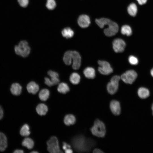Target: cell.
<instances>
[{
  "label": "cell",
  "instance_id": "6da1fadb",
  "mask_svg": "<svg viewBox=\"0 0 153 153\" xmlns=\"http://www.w3.org/2000/svg\"><path fill=\"white\" fill-rule=\"evenodd\" d=\"M75 149L78 152H88L95 144V142L91 139H86L82 135L74 137L72 141Z\"/></svg>",
  "mask_w": 153,
  "mask_h": 153
},
{
  "label": "cell",
  "instance_id": "7a4b0ae2",
  "mask_svg": "<svg viewBox=\"0 0 153 153\" xmlns=\"http://www.w3.org/2000/svg\"><path fill=\"white\" fill-rule=\"evenodd\" d=\"M95 22L96 24L101 28H103L105 25L108 26V28L105 29L104 32L105 35L108 37L115 35L118 31V26L116 22L105 18H101L96 19Z\"/></svg>",
  "mask_w": 153,
  "mask_h": 153
},
{
  "label": "cell",
  "instance_id": "3957f363",
  "mask_svg": "<svg viewBox=\"0 0 153 153\" xmlns=\"http://www.w3.org/2000/svg\"><path fill=\"white\" fill-rule=\"evenodd\" d=\"M90 130L92 133L96 136L103 137L105 135V126L103 122L99 119H97L95 121L94 125Z\"/></svg>",
  "mask_w": 153,
  "mask_h": 153
},
{
  "label": "cell",
  "instance_id": "277c9868",
  "mask_svg": "<svg viewBox=\"0 0 153 153\" xmlns=\"http://www.w3.org/2000/svg\"><path fill=\"white\" fill-rule=\"evenodd\" d=\"M14 50L17 55L26 58L30 54L31 48L28 42L26 41L23 40L20 41L18 45L15 46Z\"/></svg>",
  "mask_w": 153,
  "mask_h": 153
},
{
  "label": "cell",
  "instance_id": "5b68a950",
  "mask_svg": "<svg viewBox=\"0 0 153 153\" xmlns=\"http://www.w3.org/2000/svg\"><path fill=\"white\" fill-rule=\"evenodd\" d=\"M47 150L50 153H61L59 147L58 141L55 136L51 137L47 141Z\"/></svg>",
  "mask_w": 153,
  "mask_h": 153
},
{
  "label": "cell",
  "instance_id": "8992f818",
  "mask_svg": "<svg viewBox=\"0 0 153 153\" xmlns=\"http://www.w3.org/2000/svg\"><path fill=\"white\" fill-rule=\"evenodd\" d=\"M120 77L115 75L111 78L110 82L107 86V90L108 93L111 95L115 94L117 91L118 87Z\"/></svg>",
  "mask_w": 153,
  "mask_h": 153
},
{
  "label": "cell",
  "instance_id": "52a82bcc",
  "mask_svg": "<svg viewBox=\"0 0 153 153\" xmlns=\"http://www.w3.org/2000/svg\"><path fill=\"white\" fill-rule=\"evenodd\" d=\"M137 76V74L134 70H129L123 73L120 78L125 83L131 84L135 80Z\"/></svg>",
  "mask_w": 153,
  "mask_h": 153
},
{
  "label": "cell",
  "instance_id": "ba28073f",
  "mask_svg": "<svg viewBox=\"0 0 153 153\" xmlns=\"http://www.w3.org/2000/svg\"><path fill=\"white\" fill-rule=\"evenodd\" d=\"M98 63L100 66L98 67V70L101 74L107 75L113 72V69L108 62L105 61L99 60Z\"/></svg>",
  "mask_w": 153,
  "mask_h": 153
},
{
  "label": "cell",
  "instance_id": "9c48e42d",
  "mask_svg": "<svg viewBox=\"0 0 153 153\" xmlns=\"http://www.w3.org/2000/svg\"><path fill=\"white\" fill-rule=\"evenodd\" d=\"M112 46L113 49L116 52H121L124 50L126 46V44L122 39L117 38L113 41Z\"/></svg>",
  "mask_w": 153,
  "mask_h": 153
},
{
  "label": "cell",
  "instance_id": "30bf717a",
  "mask_svg": "<svg viewBox=\"0 0 153 153\" xmlns=\"http://www.w3.org/2000/svg\"><path fill=\"white\" fill-rule=\"evenodd\" d=\"M72 67L75 70L78 69L80 67L81 62V57L79 54L76 51H73Z\"/></svg>",
  "mask_w": 153,
  "mask_h": 153
},
{
  "label": "cell",
  "instance_id": "8fae6325",
  "mask_svg": "<svg viewBox=\"0 0 153 153\" xmlns=\"http://www.w3.org/2000/svg\"><path fill=\"white\" fill-rule=\"evenodd\" d=\"M78 23L79 26L82 28L88 27L90 23L89 17L86 15L83 14L80 15L78 19Z\"/></svg>",
  "mask_w": 153,
  "mask_h": 153
},
{
  "label": "cell",
  "instance_id": "7c38bea8",
  "mask_svg": "<svg viewBox=\"0 0 153 153\" xmlns=\"http://www.w3.org/2000/svg\"><path fill=\"white\" fill-rule=\"evenodd\" d=\"M110 107V110L114 114L118 115L120 114L121 109L119 102L116 100L111 101Z\"/></svg>",
  "mask_w": 153,
  "mask_h": 153
},
{
  "label": "cell",
  "instance_id": "4fadbf2b",
  "mask_svg": "<svg viewBox=\"0 0 153 153\" xmlns=\"http://www.w3.org/2000/svg\"><path fill=\"white\" fill-rule=\"evenodd\" d=\"M26 88L29 93L35 94L39 91V86L35 82L32 81L27 84Z\"/></svg>",
  "mask_w": 153,
  "mask_h": 153
},
{
  "label": "cell",
  "instance_id": "5bb4252c",
  "mask_svg": "<svg viewBox=\"0 0 153 153\" xmlns=\"http://www.w3.org/2000/svg\"><path fill=\"white\" fill-rule=\"evenodd\" d=\"M8 146L7 139L3 133L0 132V152L4 151Z\"/></svg>",
  "mask_w": 153,
  "mask_h": 153
},
{
  "label": "cell",
  "instance_id": "9a60e30c",
  "mask_svg": "<svg viewBox=\"0 0 153 153\" xmlns=\"http://www.w3.org/2000/svg\"><path fill=\"white\" fill-rule=\"evenodd\" d=\"M137 94L140 98L145 99L149 96L150 92L147 88L144 87H141L138 89Z\"/></svg>",
  "mask_w": 153,
  "mask_h": 153
},
{
  "label": "cell",
  "instance_id": "2e32d148",
  "mask_svg": "<svg viewBox=\"0 0 153 153\" xmlns=\"http://www.w3.org/2000/svg\"><path fill=\"white\" fill-rule=\"evenodd\" d=\"M22 87L17 83L13 84L11 86L10 91L11 93L13 95H18L22 92Z\"/></svg>",
  "mask_w": 153,
  "mask_h": 153
},
{
  "label": "cell",
  "instance_id": "e0dca14e",
  "mask_svg": "<svg viewBox=\"0 0 153 153\" xmlns=\"http://www.w3.org/2000/svg\"><path fill=\"white\" fill-rule=\"evenodd\" d=\"M127 10L128 13L130 15L135 17L137 14L138 8L137 5L135 3H132L128 6Z\"/></svg>",
  "mask_w": 153,
  "mask_h": 153
},
{
  "label": "cell",
  "instance_id": "ac0fdd59",
  "mask_svg": "<svg viewBox=\"0 0 153 153\" xmlns=\"http://www.w3.org/2000/svg\"><path fill=\"white\" fill-rule=\"evenodd\" d=\"M83 73L85 76L88 78L93 79L95 76V71L94 69L92 67L86 68L83 71Z\"/></svg>",
  "mask_w": 153,
  "mask_h": 153
},
{
  "label": "cell",
  "instance_id": "d6986e66",
  "mask_svg": "<svg viewBox=\"0 0 153 153\" xmlns=\"http://www.w3.org/2000/svg\"><path fill=\"white\" fill-rule=\"evenodd\" d=\"M73 51L68 50L66 52L63 57V60L65 63L67 65H71L72 63Z\"/></svg>",
  "mask_w": 153,
  "mask_h": 153
},
{
  "label": "cell",
  "instance_id": "ffe728a7",
  "mask_svg": "<svg viewBox=\"0 0 153 153\" xmlns=\"http://www.w3.org/2000/svg\"><path fill=\"white\" fill-rule=\"evenodd\" d=\"M36 110L39 115L42 116L45 115L47 113L48 108L47 106L43 103H40L37 106Z\"/></svg>",
  "mask_w": 153,
  "mask_h": 153
},
{
  "label": "cell",
  "instance_id": "44dd1931",
  "mask_svg": "<svg viewBox=\"0 0 153 153\" xmlns=\"http://www.w3.org/2000/svg\"><path fill=\"white\" fill-rule=\"evenodd\" d=\"M65 124L67 126H70L75 124L76 122V118L75 116L71 114L66 115L64 119Z\"/></svg>",
  "mask_w": 153,
  "mask_h": 153
},
{
  "label": "cell",
  "instance_id": "7402d4cb",
  "mask_svg": "<svg viewBox=\"0 0 153 153\" xmlns=\"http://www.w3.org/2000/svg\"><path fill=\"white\" fill-rule=\"evenodd\" d=\"M57 89L59 92L64 94H66L70 90L69 88L68 85L64 82L59 83Z\"/></svg>",
  "mask_w": 153,
  "mask_h": 153
},
{
  "label": "cell",
  "instance_id": "603a6c76",
  "mask_svg": "<svg viewBox=\"0 0 153 153\" xmlns=\"http://www.w3.org/2000/svg\"><path fill=\"white\" fill-rule=\"evenodd\" d=\"M62 36L66 39L72 37L74 34L73 31L70 28L67 27L63 29L61 31Z\"/></svg>",
  "mask_w": 153,
  "mask_h": 153
},
{
  "label": "cell",
  "instance_id": "cb8c5ba5",
  "mask_svg": "<svg viewBox=\"0 0 153 153\" xmlns=\"http://www.w3.org/2000/svg\"><path fill=\"white\" fill-rule=\"evenodd\" d=\"M50 94L49 90L47 89H43L40 92L39 96V99L42 101H46L48 98Z\"/></svg>",
  "mask_w": 153,
  "mask_h": 153
},
{
  "label": "cell",
  "instance_id": "d4e9b609",
  "mask_svg": "<svg viewBox=\"0 0 153 153\" xmlns=\"http://www.w3.org/2000/svg\"><path fill=\"white\" fill-rule=\"evenodd\" d=\"M22 145L29 149H32L33 147L34 142L32 139L30 138H25L22 142Z\"/></svg>",
  "mask_w": 153,
  "mask_h": 153
},
{
  "label": "cell",
  "instance_id": "484cf974",
  "mask_svg": "<svg viewBox=\"0 0 153 153\" xmlns=\"http://www.w3.org/2000/svg\"><path fill=\"white\" fill-rule=\"evenodd\" d=\"M121 32L122 34L129 36L132 35V31L131 28L129 26L125 25L122 27Z\"/></svg>",
  "mask_w": 153,
  "mask_h": 153
},
{
  "label": "cell",
  "instance_id": "4316f807",
  "mask_svg": "<svg viewBox=\"0 0 153 153\" xmlns=\"http://www.w3.org/2000/svg\"><path fill=\"white\" fill-rule=\"evenodd\" d=\"M69 80L70 82L73 84H77L80 81V76L77 73H73L70 76Z\"/></svg>",
  "mask_w": 153,
  "mask_h": 153
},
{
  "label": "cell",
  "instance_id": "83f0119b",
  "mask_svg": "<svg viewBox=\"0 0 153 153\" xmlns=\"http://www.w3.org/2000/svg\"><path fill=\"white\" fill-rule=\"evenodd\" d=\"M30 133L29 126L26 124L23 125L20 131L21 135L23 136H27L30 135Z\"/></svg>",
  "mask_w": 153,
  "mask_h": 153
},
{
  "label": "cell",
  "instance_id": "f1b7e54d",
  "mask_svg": "<svg viewBox=\"0 0 153 153\" xmlns=\"http://www.w3.org/2000/svg\"><path fill=\"white\" fill-rule=\"evenodd\" d=\"M56 3L54 0H47L46 4L47 8L50 10L54 9L56 7Z\"/></svg>",
  "mask_w": 153,
  "mask_h": 153
},
{
  "label": "cell",
  "instance_id": "f546056e",
  "mask_svg": "<svg viewBox=\"0 0 153 153\" xmlns=\"http://www.w3.org/2000/svg\"><path fill=\"white\" fill-rule=\"evenodd\" d=\"M128 61L131 65H136L138 64L139 61L138 58L135 56L131 55L128 58Z\"/></svg>",
  "mask_w": 153,
  "mask_h": 153
},
{
  "label": "cell",
  "instance_id": "4dcf8cb0",
  "mask_svg": "<svg viewBox=\"0 0 153 153\" xmlns=\"http://www.w3.org/2000/svg\"><path fill=\"white\" fill-rule=\"evenodd\" d=\"M20 5L23 7H26L29 3V0H18Z\"/></svg>",
  "mask_w": 153,
  "mask_h": 153
},
{
  "label": "cell",
  "instance_id": "1f68e13d",
  "mask_svg": "<svg viewBox=\"0 0 153 153\" xmlns=\"http://www.w3.org/2000/svg\"><path fill=\"white\" fill-rule=\"evenodd\" d=\"M47 74L51 78H58L59 76L58 73L51 70H49L48 71Z\"/></svg>",
  "mask_w": 153,
  "mask_h": 153
},
{
  "label": "cell",
  "instance_id": "d6a6232c",
  "mask_svg": "<svg viewBox=\"0 0 153 153\" xmlns=\"http://www.w3.org/2000/svg\"><path fill=\"white\" fill-rule=\"evenodd\" d=\"M44 79L45 84L48 86L51 87L53 85L51 80L49 78L45 77L44 78Z\"/></svg>",
  "mask_w": 153,
  "mask_h": 153
},
{
  "label": "cell",
  "instance_id": "836d02e7",
  "mask_svg": "<svg viewBox=\"0 0 153 153\" xmlns=\"http://www.w3.org/2000/svg\"><path fill=\"white\" fill-rule=\"evenodd\" d=\"M51 81L54 85H56L60 83V80L58 77L51 78Z\"/></svg>",
  "mask_w": 153,
  "mask_h": 153
},
{
  "label": "cell",
  "instance_id": "e575fe53",
  "mask_svg": "<svg viewBox=\"0 0 153 153\" xmlns=\"http://www.w3.org/2000/svg\"><path fill=\"white\" fill-rule=\"evenodd\" d=\"M71 146L70 145L67 144L65 142H63V146L62 148L64 150H65L67 149L71 148Z\"/></svg>",
  "mask_w": 153,
  "mask_h": 153
},
{
  "label": "cell",
  "instance_id": "d590c367",
  "mask_svg": "<svg viewBox=\"0 0 153 153\" xmlns=\"http://www.w3.org/2000/svg\"><path fill=\"white\" fill-rule=\"evenodd\" d=\"M148 0H136L138 3L140 5H143L146 3Z\"/></svg>",
  "mask_w": 153,
  "mask_h": 153
},
{
  "label": "cell",
  "instance_id": "8d00e7d4",
  "mask_svg": "<svg viewBox=\"0 0 153 153\" xmlns=\"http://www.w3.org/2000/svg\"><path fill=\"white\" fill-rule=\"evenodd\" d=\"M4 114V112L3 109L2 107L0 105V120L3 118Z\"/></svg>",
  "mask_w": 153,
  "mask_h": 153
},
{
  "label": "cell",
  "instance_id": "74e56055",
  "mask_svg": "<svg viewBox=\"0 0 153 153\" xmlns=\"http://www.w3.org/2000/svg\"><path fill=\"white\" fill-rule=\"evenodd\" d=\"M94 153H103V152L99 149L96 148L93 151Z\"/></svg>",
  "mask_w": 153,
  "mask_h": 153
},
{
  "label": "cell",
  "instance_id": "f35d334b",
  "mask_svg": "<svg viewBox=\"0 0 153 153\" xmlns=\"http://www.w3.org/2000/svg\"><path fill=\"white\" fill-rule=\"evenodd\" d=\"M13 153H23L24 151L23 150L20 149H17L15 150Z\"/></svg>",
  "mask_w": 153,
  "mask_h": 153
},
{
  "label": "cell",
  "instance_id": "ab89813d",
  "mask_svg": "<svg viewBox=\"0 0 153 153\" xmlns=\"http://www.w3.org/2000/svg\"><path fill=\"white\" fill-rule=\"evenodd\" d=\"M65 152L66 153H72L73 152L71 148H68L65 150Z\"/></svg>",
  "mask_w": 153,
  "mask_h": 153
},
{
  "label": "cell",
  "instance_id": "60d3db41",
  "mask_svg": "<svg viewBox=\"0 0 153 153\" xmlns=\"http://www.w3.org/2000/svg\"><path fill=\"white\" fill-rule=\"evenodd\" d=\"M150 73L151 76L153 77V68H152L150 70Z\"/></svg>",
  "mask_w": 153,
  "mask_h": 153
},
{
  "label": "cell",
  "instance_id": "b9f144b4",
  "mask_svg": "<svg viewBox=\"0 0 153 153\" xmlns=\"http://www.w3.org/2000/svg\"><path fill=\"white\" fill-rule=\"evenodd\" d=\"M151 109H152V114L153 115V103H152V105Z\"/></svg>",
  "mask_w": 153,
  "mask_h": 153
},
{
  "label": "cell",
  "instance_id": "7bdbcfd3",
  "mask_svg": "<svg viewBox=\"0 0 153 153\" xmlns=\"http://www.w3.org/2000/svg\"><path fill=\"white\" fill-rule=\"evenodd\" d=\"M31 153H38V152H37V151H32L31 152Z\"/></svg>",
  "mask_w": 153,
  "mask_h": 153
}]
</instances>
